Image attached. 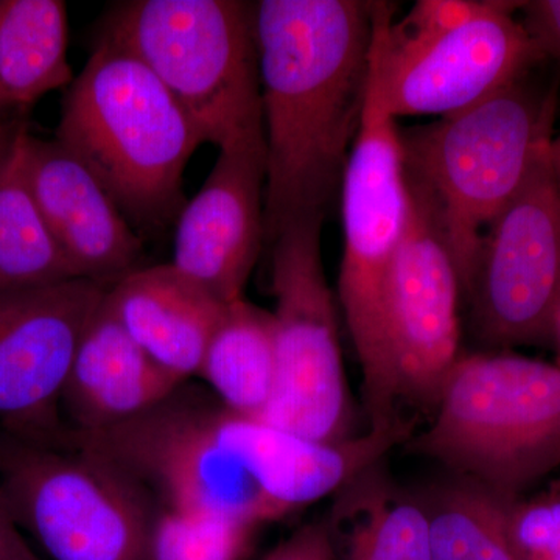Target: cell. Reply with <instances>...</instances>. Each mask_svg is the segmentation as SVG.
<instances>
[{
	"instance_id": "484cf974",
	"label": "cell",
	"mask_w": 560,
	"mask_h": 560,
	"mask_svg": "<svg viewBox=\"0 0 560 560\" xmlns=\"http://www.w3.org/2000/svg\"><path fill=\"white\" fill-rule=\"evenodd\" d=\"M522 22L545 58L560 62V0L521 3Z\"/></svg>"
},
{
	"instance_id": "2e32d148",
	"label": "cell",
	"mask_w": 560,
	"mask_h": 560,
	"mask_svg": "<svg viewBox=\"0 0 560 560\" xmlns=\"http://www.w3.org/2000/svg\"><path fill=\"white\" fill-rule=\"evenodd\" d=\"M184 383L132 340L105 294L77 346L61 394L62 420L69 434L101 433L156 407Z\"/></svg>"
},
{
	"instance_id": "7c38bea8",
	"label": "cell",
	"mask_w": 560,
	"mask_h": 560,
	"mask_svg": "<svg viewBox=\"0 0 560 560\" xmlns=\"http://www.w3.org/2000/svg\"><path fill=\"white\" fill-rule=\"evenodd\" d=\"M407 231L390 261L385 291L386 350L397 407L431 412L460 359V283L427 191L408 178Z\"/></svg>"
},
{
	"instance_id": "d6986e66",
	"label": "cell",
	"mask_w": 560,
	"mask_h": 560,
	"mask_svg": "<svg viewBox=\"0 0 560 560\" xmlns=\"http://www.w3.org/2000/svg\"><path fill=\"white\" fill-rule=\"evenodd\" d=\"M197 377L226 410L264 418L276 385L275 316L245 298L230 302Z\"/></svg>"
},
{
	"instance_id": "8992f818",
	"label": "cell",
	"mask_w": 560,
	"mask_h": 560,
	"mask_svg": "<svg viewBox=\"0 0 560 560\" xmlns=\"http://www.w3.org/2000/svg\"><path fill=\"white\" fill-rule=\"evenodd\" d=\"M518 3L420 0L400 22L375 2L371 72L394 119L458 113L522 79L544 55Z\"/></svg>"
},
{
	"instance_id": "52a82bcc",
	"label": "cell",
	"mask_w": 560,
	"mask_h": 560,
	"mask_svg": "<svg viewBox=\"0 0 560 560\" xmlns=\"http://www.w3.org/2000/svg\"><path fill=\"white\" fill-rule=\"evenodd\" d=\"M340 195L345 250L338 307L359 357L370 430H389L404 420L386 350V279L407 231L411 197L400 130L383 105L372 72Z\"/></svg>"
},
{
	"instance_id": "4dcf8cb0",
	"label": "cell",
	"mask_w": 560,
	"mask_h": 560,
	"mask_svg": "<svg viewBox=\"0 0 560 560\" xmlns=\"http://www.w3.org/2000/svg\"><path fill=\"white\" fill-rule=\"evenodd\" d=\"M555 341L558 342V348H559V353H560V308L558 312V316H556Z\"/></svg>"
},
{
	"instance_id": "44dd1931",
	"label": "cell",
	"mask_w": 560,
	"mask_h": 560,
	"mask_svg": "<svg viewBox=\"0 0 560 560\" xmlns=\"http://www.w3.org/2000/svg\"><path fill=\"white\" fill-rule=\"evenodd\" d=\"M25 131L0 175V293L73 279L28 186L22 156Z\"/></svg>"
},
{
	"instance_id": "277c9868",
	"label": "cell",
	"mask_w": 560,
	"mask_h": 560,
	"mask_svg": "<svg viewBox=\"0 0 560 560\" xmlns=\"http://www.w3.org/2000/svg\"><path fill=\"white\" fill-rule=\"evenodd\" d=\"M411 444L514 503L560 469V364L506 350L460 355Z\"/></svg>"
},
{
	"instance_id": "e0dca14e",
	"label": "cell",
	"mask_w": 560,
	"mask_h": 560,
	"mask_svg": "<svg viewBox=\"0 0 560 560\" xmlns=\"http://www.w3.org/2000/svg\"><path fill=\"white\" fill-rule=\"evenodd\" d=\"M106 301L132 340L180 382L197 377L228 305L172 264L130 272L110 287Z\"/></svg>"
},
{
	"instance_id": "3957f363",
	"label": "cell",
	"mask_w": 560,
	"mask_h": 560,
	"mask_svg": "<svg viewBox=\"0 0 560 560\" xmlns=\"http://www.w3.org/2000/svg\"><path fill=\"white\" fill-rule=\"evenodd\" d=\"M558 84L529 73L469 108L400 131L405 172L429 195L467 298L481 238L550 147Z\"/></svg>"
},
{
	"instance_id": "4fadbf2b",
	"label": "cell",
	"mask_w": 560,
	"mask_h": 560,
	"mask_svg": "<svg viewBox=\"0 0 560 560\" xmlns=\"http://www.w3.org/2000/svg\"><path fill=\"white\" fill-rule=\"evenodd\" d=\"M108 290L68 279L0 293V433L68 447L62 388L81 334Z\"/></svg>"
},
{
	"instance_id": "5b68a950",
	"label": "cell",
	"mask_w": 560,
	"mask_h": 560,
	"mask_svg": "<svg viewBox=\"0 0 560 560\" xmlns=\"http://www.w3.org/2000/svg\"><path fill=\"white\" fill-rule=\"evenodd\" d=\"M97 40L135 55L220 150L265 138L256 3L127 0L98 22Z\"/></svg>"
},
{
	"instance_id": "8fae6325",
	"label": "cell",
	"mask_w": 560,
	"mask_h": 560,
	"mask_svg": "<svg viewBox=\"0 0 560 560\" xmlns=\"http://www.w3.org/2000/svg\"><path fill=\"white\" fill-rule=\"evenodd\" d=\"M551 147V143H550ZM550 147L481 238L467 300L492 350L555 341L560 308V190Z\"/></svg>"
},
{
	"instance_id": "ac0fdd59",
	"label": "cell",
	"mask_w": 560,
	"mask_h": 560,
	"mask_svg": "<svg viewBox=\"0 0 560 560\" xmlns=\"http://www.w3.org/2000/svg\"><path fill=\"white\" fill-rule=\"evenodd\" d=\"M334 497L326 523L338 560H431L422 492L399 488L383 459Z\"/></svg>"
},
{
	"instance_id": "30bf717a",
	"label": "cell",
	"mask_w": 560,
	"mask_h": 560,
	"mask_svg": "<svg viewBox=\"0 0 560 560\" xmlns=\"http://www.w3.org/2000/svg\"><path fill=\"white\" fill-rule=\"evenodd\" d=\"M326 217L296 221L271 243L276 385L264 418L307 440H352L355 415L346 381L338 301L324 271Z\"/></svg>"
},
{
	"instance_id": "5bb4252c",
	"label": "cell",
	"mask_w": 560,
	"mask_h": 560,
	"mask_svg": "<svg viewBox=\"0 0 560 560\" xmlns=\"http://www.w3.org/2000/svg\"><path fill=\"white\" fill-rule=\"evenodd\" d=\"M265 138L235 143L176 220L172 265L224 304L242 300L265 248Z\"/></svg>"
},
{
	"instance_id": "f546056e",
	"label": "cell",
	"mask_w": 560,
	"mask_h": 560,
	"mask_svg": "<svg viewBox=\"0 0 560 560\" xmlns=\"http://www.w3.org/2000/svg\"><path fill=\"white\" fill-rule=\"evenodd\" d=\"M22 116L16 110L11 109L9 102H7L5 94H3L2 86H0V124L10 120L11 117Z\"/></svg>"
},
{
	"instance_id": "7a4b0ae2",
	"label": "cell",
	"mask_w": 560,
	"mask_h": 560,
	"mask_svg": "<svg viewBox=\"0 0 560 560\" xmlns=\"http://www.w3.org/2000/svg\"><path fill=\"white\" fill-rule=\"evenodd\" d=\"M55 140L105 187L132 228L164 231L186 205L184 172L205 139L130 51L95 40L62 98Z\"/></svg>"
},
{
	"instance_id": "cb8c5ba5",
	"label": "cell",
	"mask_w": 560,
	"mask_h": 560,
	"mask_svg": "<svg viewBox=\"0 0 560 560\" xmlns=\"http://www.w3.org/2000/svg\"><path fill=\"white\" fill-rule=\"evenodd\" d=\"M506 530L515 560H560V482L508 504Z\"/></svg>"
},
{
	"instance_id": "d4e9b609",
	"label": "cell",
	"mask_w": 560,
	"mask_h": 560,
	"mask_svg": "<svg viewBox=\"0 0 560 560\" xmlns=\"http://www.w3.org/2000/svg\"><path fill=\"white\" fill-rule=\"evenodd\" d=\"M261 560H338L326 521L308 523Z\"/></svg>"
},
{
	"instance_id": "9c48e42d",
	"label": "cell",
	"mask_w": 560,
	"mask_h": 560,
	"mask_svg": "<svg viewBox=\"0 0 560 560\" xmlns=\"http://www.w3.org/2000/svg\"><path fill=\"white\" fill-rule=\"evenodd\" d=\"M0 499L50 560H147L156 506L101 456L0 433Z\"/></svg>"
},
{
	"instance_id": "ba28073f",
	"label": "cell",
	"mask_w": 560,
	"mask_h": 560,
	"mask_svg": "<svg viewBox=\"0 0 560 560\" xmlns=\"http://www.w3.org/2000/svg\"><path fill=\"white\" fill-rule=\"evenodd\" d=\"M68 445L108 460L161 510L257 528L279 521L246 469L237 412L226 410L210 390L184 383L130 422L69 434Z\"/></svg>"
},
{
	"instance_id": "f1b7e54d",
	"label": "cell",
	"mask_w": 560,
	"mask_h": 560,
	"mask_svg": "<svg viewBox=\"0 0 560 560\" xmlns=\"http://www.w3.org/2000/svg\"><path fill=\"white\" fill-rule=\"evenodd\" d=\"M550 160L552 173H555L556 183H558L560 190V135L551 140Z\"/></svg>"
},
{
	"instance_id": "7402d4cb",
	"label": "cell",
	"mask_w": 560,
	"mask_h": 560,
	"mask_svg": "<svg viewBox=\"0 0 560 560\" xmlns=\"http://www.w3.org/2000/svg\"><path fill=\"white\" fill-rule=\"evenodd\" d=\"M431 560H515L506 530L508 504L466 478L423 490Z\"/></svg>"
},
{
	"instance_id": "83f0119b",
	"label": "cell",
	"mask_w": 560,
	"mask_h": 560,
	"mask_svg": "<svg viewBox=\"0 0 560 560\" xmlns=\"http://www.w3.org/2000/svg\"><path fill=\"white\" fill-rule=\"evenodd\" d=\"M27 128L22 116L11 117L10 120L0 124V175L5 171L14 149H16L18 140H20L22 131Z\"/></svg>"
},
{
	"instance_id": "6da1fadb",
	"label": "cell",
	"mask_w": 560,
	"mask_h": 560,
	"mask_svg": "<svg viewBox=\"0 0 560 560\" xmlns=\"http://www.w3.org/2000/svg\"><path fill=\"white\" fill-rule=\"evenodd\" d=\"M375 2H256L267 145L265 248L296 221L326 217L359 135Z\"/></svg>"
},
{
	"instance_id": "603a6c76",
	"label": "cell",
	"mask_w": 560,
	"mask_h": 560,
	"mask_svg": "<svg viewBox=\"0 0 560 560\" xmlns=\"http://www.w3.org/2000/svg\"><path fill=\"white\" fill-rule=\"evenodd\" d=\"M257 526L230 518L205 517L156 508L147 560H243Z\"/></svg>"
},
{
	"instance_id": "4316f807",
	"label": "cell",
	"mask_w": 560,
	"mask_h": 560,
	"mask_svg": "<svg viewBox=\"0 0 560 560\" xmlns=\"http://www.w3.org/2000/svg\"><path fill=\"white\" fill-rule=\"evenodd\" d=\"M0 560H40L0 499Z\"/></svg>"
},
{
	"instance_id": "ffe728a7",
	"label": "cell",
	"mask_w": 560,
	"mask_h": 560,
	"mask_svg": "<svg viewBox=\"0 0 560 560\" xmlns=\"http://www.w3.org/2000/svg\"><path fill=\"white\" fill-rule=\"evenodd\" d=\"M68 43L61 0H0V86L11 109L22 114L72 83Z\"/></svg>"
},
{
	"instance_id": "9a60e30c",
	"label": "cell",
	"mask_w": 560,
	"mask_h": 560,
	"mask_svg": "<svg viewBox=\"0 0 560 560\" xmlns=\"http://www.w3.org/2000/svg\"><path fill=\"white\" fill-rule=\"evenodd\" d=\"M22 156L33 198L73 279L110 289L139 270L142 238L79 158L28 130Z\"/></svg>"
}]
</instances>
